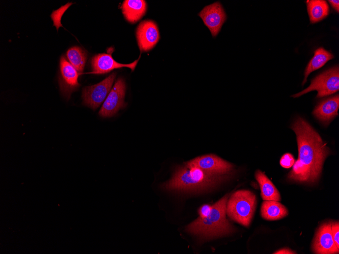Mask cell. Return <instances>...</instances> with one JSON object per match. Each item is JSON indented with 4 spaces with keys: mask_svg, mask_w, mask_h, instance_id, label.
<instances>
[{
    "mask_svg": "<svg viewBox=\"0 0 339 254\" xmlns=\"http://www.w3.org/2000/svg\"><path fill=\"white\" fill-rule=\"evenodd\" d=\"M213 38L217 36L226 20V13L219 2L205 6L198 14Z\"/></svg>",
    "mask_w": 339,
    "mask_h": 254,
    "instance_id": "obj_9",
    "label": "cell"
},
{
    "mask_svg": "<svg viewBox=\"0 0 339 254\" xmlns=\"http://www.w3.org/2000/svg\"><path fill=\"white\" fill-rule=\"evenodd\" d=\"M137 39L141 52L153 49L158 43L159 32L156 23L150 20L142 21L137 28Z\"/></svg>",
    "mask_w": 339,
    "mask_h": 254,
    "instance_id": "obj_12",
    "label": "cell"
},
{
    "mask_svg": "<svg viewBox=\"0 0 339 254\" xmlns=\"http://www.w3.org/2000/svg\"><path fill=\"white\" fill-rule=\"evenodd\" d=\"M212 209V206L208 204L201 205L198 210L199 217L204 218L209 215Z\"/></svg>",
    "mask_w": 339,
    "mask_h": 254,
    "instance_id": "obj_23",
    "label": "cell"
},
{
    "mask_svg": "<svg viewBox=\"0 0 339 254\" xmlns=\"http://www.w3.org/2000/svg\"><path fill=\"white\" fill-rule=\"evenodd\" d=\"M291 128L296 136L298 157L288 178L298 183H315L320 177L330 150L318 133L303 118H297Z\"/></svg>",
    "mask_w": 339,
    "mask_h": 254,
    "instance_id": "obj_1",
    "label": "cell"
},
{
    "mask_svg": "<svg viewBox=\"0 0 339 254\" xmlns=\"http://www.w3.org/2000/svg\"><path fill=\"white\" fill-rule=\"evenodd\" d=\"M333 55L323 48L317 49L314 57L308 63L305 71L302 85L304 84L310 73L322 67L328 61L333 59Z\"/></svg>",
    "mask_w": 339,
    "mask_h": 254,
    "instance_id": "obj_18",
    "label": "cell"
},
{
    "mask_svg": "<svg viewBox=\"0 0 339 254\" xmlns=\"http://www.w3.org/2000/svg\"><path fill=\"white\" fill-rule=\"evenodd\" d=\"M78 76L77 70L64 56H62L60 61L59 84L62 94L67 99L80 86L78 82Z\"/></svg>",
    "mask_w": 339,
    "mask_h": 254,
    "instance_id": "obj_11",
    "label": "cell"
},
{
    "mask_svg": "<svg viewBox=\"0 0 339 254\" xmlns=\"http://www.w3.org/2000/svg\"><path fill=\"white\" fill-rule=\"evenodd\" d=\"M295 161V159L292 154L286 153L281 158L280 163L281 166L283 168H289L293 165Z\"/></svg>",
    "mask_w": 339,
    "mask_h": 254,
    "instance_id": "obj_21",
    "label": "cell"
},
{
    "mask_svg": "<svg viewBox=\"0 0 339 254\" xmlns=\"http://www.w3.org/2000/svg\"><path fill=\"white\" fill-rule=\"evenodd\" d=\"M331 6L334 8V9L338 12L339 11V2L338 1H328Z\"/></svg>",
    "mask_w": 339,
    "mask_h": 254,
    "instance_id": "obj_25",
    "label": "cell"
},
{
    "mask_svg": "<svg viewBox=\"0 0 339 254\" xmlns=\"http://www.w3.org/2000/svg\"><path fill=\"white\" fill-rule=\"evenodd\" d=\"M331 232L333 241L339 248V223L338 221L331 222Z\"/></svg>",
    "mask_w": 339,
    "mask_h": 254,
    "instance_id": "obj_22",
    "label": "cell"
},
{
    "mask_svg": "<svg viewBox=\"0 0 339 254\" xmlns=\"http://www.w3.org/2000/svg\"><path fill=\"white\" fill-rule=\"evenodd\" d=\"M229 194L212 206L208 216L198 217L187 225L185 230L192 234L210 239L228 235L234 232V227L226 217V204Z\"/></svg>",
    "mask_w": 339,
    "mask_h": 254,
    "instance_id": "obj_3",
    "label": "cell"
},
{
    "mask_svg": "<svg viewBox=\"0 0 339 254\" xmlns=\"http://www.w3.org/2000/svg\"><path fill=\"white\" fill-rule=\"evenodd\" d=\"M307 9L310 22L314 23L325 18L328 14L329 8L325 1H307Z\"/></svg>",
    "mask_w": 339,
    "mask_h": 254,
    "instance_id": "obj_19",
    "label": "cell"
},
{
    "mask_svg": "<svg viewBox=\"0 0 339 254\" xmlns=\"http://www.w3.org/2000/svg\"><path fill=\"white\" fill-rule=\"evenodd\" d=\"M256 205V196L252 192L246 190H238L228 198L226 212L233 221L248 227L253 216Z\"/></svg>",
    "mask_w": 339,
    "mask_h": 254,
    "instance_id": "obj_4",
    "label": "cell"
},
{
    "mask_svg": "<svg viewBox=\"0 0 339 254\" xmlns=\"http://www.w3.org/2000/svg\"><path fill=\"white\" fill-rule=\"evenodd\" d=\"M260 211L261 216L269 221L280 220L288 214V211L284 205L279 201L273 200H264Z\"/></svg>",
    "mask_w": 339,
    "mask_h": 254,
    "instance_id": "obj_17",
    "label": "cell"
},
{
    "mask_svg": "<svg viewBox=\"0 0 339 254\" xmlns=\"http://www.w3.org/2000/svg\"><path fill=\"white\" fill-rule=\"evenodd\" d=\"M339 96L338 94L321 101L315 108L313 114L325 125H328L338 115Z\"/></svg>",
    "mask_w": 339,
    "mask_h": 254,
    "instance_id": "obj_14",
    "label": "cell"
},
{
    "mask_svg": "<svg viewBox=\"0 0 339 254\" xmlns=\"http://www.w3.org/2000/svg\"><path fill=\"white\" fill-rule=\"evenodd\" d=\"M185 163L216 175H224L229 173L233 167L231 163L214 154L199 156Z\"/></svg>",
    "mask_w": 339,
    "mask_h": 254,
    "instance_id": "obj_8",
    "label": "cell"
},
{
    "mask_svg": "<svg viewBox=\"0 0 339 254\" xmlns=\"http://www.w3.org/2000/svg\"><path fill=\"white\" fill-rule=\"evenodd\" d=\"M121 8L125 19L129 22L134 23L145 15L147 4L144 0H125Z\"/></svg>",
    "mask_w": 339,
    "mask_h": 254,
    "instance_id": "obj_15",
    "label": "cell"
},
{
    "mask_svg": "<svg viewBox=\"0 0 339 254\" xmlns=\"http://www.w3.org/2000/svg\"><path fill=\"white\" fill-rule=\"evenodd\" d=\"M227 175H216L185 163L177 166L168 180L161 188L179 193H195L215 188L227 179Z\"/></svg>",
    "mask_w": 339,
    "mask_h": 254,
    "instance_id": "obj_2",
    "label": "cell"
},
{
    "mask_svg": "<svg viewBox=\"0 0 339 254\" xmlns=\"http://www.w3.org/2000/svg\"><path fill=\"white\" fill-rule=\"evenodd\" d=\"M255 177L259 185L261 196L263 200L277 201L281 200L279 191L263 172L257 170L255 172Z\"/></svg>",
    "mask_w": 339,
    "mask_h": 254,
    "instance_id": "obj_16",
    "label": "cell"
},
{
    "mask_svg": "<svg viewBox=\"0 0 339 254\" xmlns=\"http://www.w3.org/2000/svg\"><path fill=\"white\" fill-rule=\"evenodd\" d=\"M125 94V82L122 78H119L106 97L99 112V116L110 117L124 107L126 105L124 100Z\"/></svg>",
    "mask_w": 339,
    "mask_h": 254,
    "instance_id": "obj_7",
    "label": "cell"
},
{
    "mask_svg": "<svg viewBox=\"0 0 339 254\" xmlns=\"http://www.w3.org/2000/svg\"><path fill=\"white\" fill-rule=\"evenodd\" d=\"M116 77L114 72L101 82L83 89L82 97L84 105L95 110L101 104L109 93Z\"/></svg>",
    "mask_w": 339,
    "mask_h": 254,
    "instance_id": "obj_6",
    "label": "cell"
},
{
    "mask_svg": "<svg viewBox=\"0 0 339 254\" xmlns=\"http://www.w3.org/2000/svg\"><path fill=\"white\" fill-rule=\"evenodd\" d=\"M66 56L70 63L79 73L83 71L87 59V53L82 48L75 46L66 52Z\"/></svg>",
    "mask_w": 339,
    "mask_h": 254,
    "instance_id": "obj_20",
    "label": "cell"
},
{
    "mask_svg": "<svg viewBox=\"0 0 339 254\" xmlns=\"http://www.w3.org/2000/svg\"><path fill=\"white\" fill-rule=\"evenodd\" d=\"M139 58L140 57L138 60L129 64H121L115 61L111 53L98 54L91 59L93 73L103 74L110 72L115 68L124 67L130 68L132 71H133Z\"/></svg>",
    "mask_w": 339,
    "mask_h": 254,
    "instance_id": "obj_13",
    "label": "cell"
},
{
    "mask_svg": "<svg viewBox=\"0 0 339 254\" xmlns=\"http://www.w3.org/2000/svg\"><path fill=\"white\" fill-rule=\"evenodd\" d=\"M339 90V69L335 66L317 76L311 81L310 85L301 92L292 95L299 97L310 91L316 90L317 97L320 98L332 94Z\"/></svg>",
    "mask_w": 339,
    "mask_h": 254,
    "instance_id": "obj_5",
    "label": "cell"
},
{
    "mask_svg": "<svg viewBox=\"0 0 339 254\" xmlns=\"http://www.w3.org/2000/svg\"><path fill=\"white\" fill-rule=\"evenodd\" d=\"M312 250L317 254L339 253L332 237L331 222L324 223L319 227L313 240Z\"/></svg>",
    "mask_w": 339,
    "mask_h": 254,
    "instance_id": "obj_10",
    "label": "cell"
},
{
    "mask_svg": "<svg viewBox=\"0 0 339 254\" xmlns=\"http://www.w3.org/2000/svg\"><path fill=\"white\" fill-rule=\"evenodd\" d=\"M273 253L275 254H294L296 253L295 251L288 248H284L279 249Z\"/></svg>",
    "mask_w": 339,
    "mask_h": 254,
    "instance_id": "obj_24",
    "label": "cell"
}]
</instances>
